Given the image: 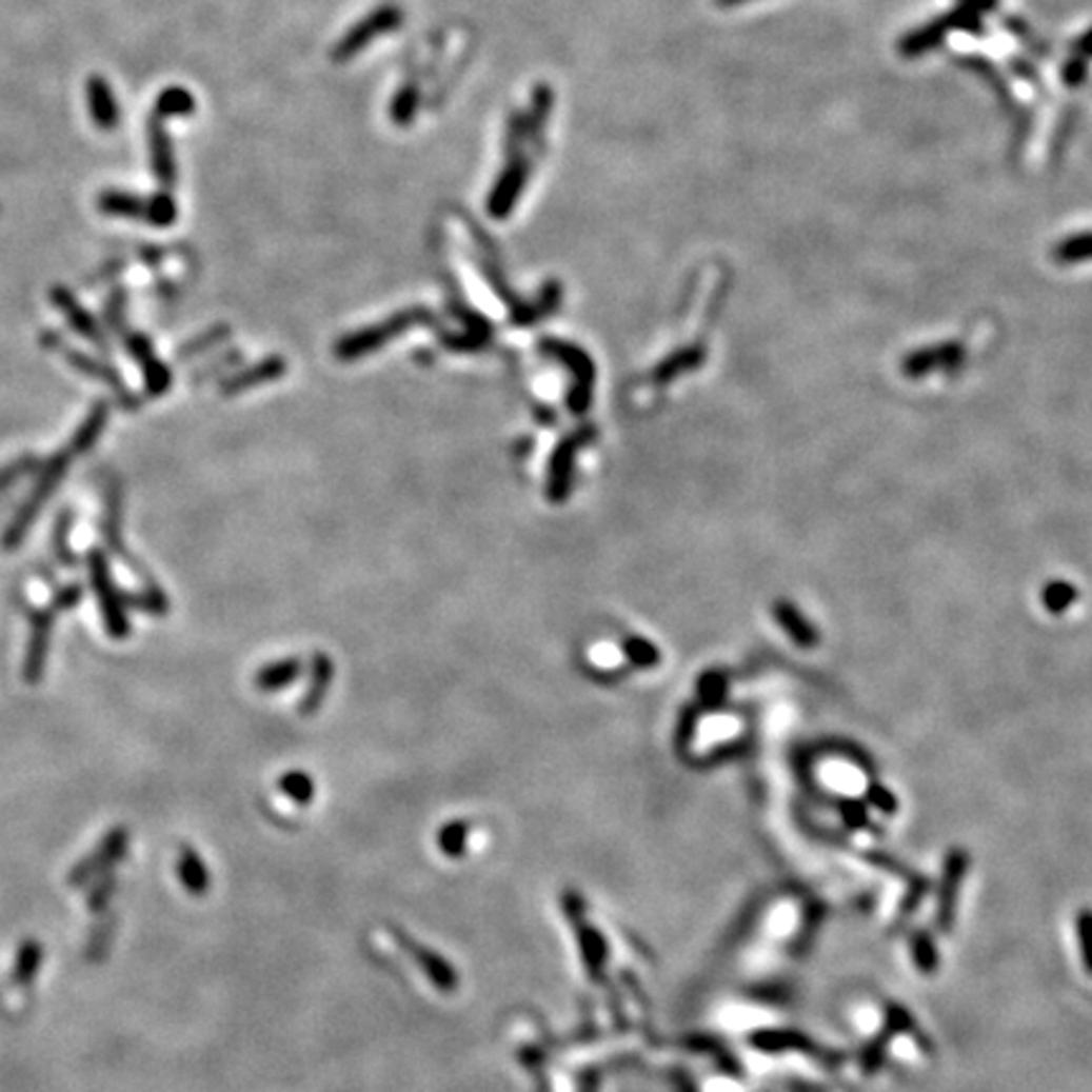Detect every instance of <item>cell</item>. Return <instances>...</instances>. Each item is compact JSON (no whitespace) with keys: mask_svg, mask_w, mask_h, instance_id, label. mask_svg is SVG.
<instances>
[{"mask_svg":"<svg viewBox=\"0 0 1092 1092\" xmlns=\"http://www.w3.org/2000/svg\"><path fill=\"white\" fill-rule=\"evenodd\" d=\"M913 961L920 969V974H933L938 966L936 944H933V938L924 931H918L913 936Z\"/></svg>","mask_w":1092,"mask_h":1092,"instance_id":"7","label":"cell"},{"mask_svg":"<svg viewBox=\"0 0 1092 1092\" xmlns=\"http://www.w3.org/2000/svg\"><path fill=\"white\" fill-rule=\"evenodd\" d=\"M90 574H92L94 592H97L99 604H102L106 630H110V635H115V637L127 635V620H124V615H122V604H119V595H117L115 584H112L110 570H106V561H104V557L99 552H94L92 557H90Z\"/></svg>","mask_w":1092,"mask_h":1092,"instance_id":"2","label":"cell"},{"mask_svg":"<svg viewBox=\"0 0 1092 1092\" xmlns=\"http://www.w3.org/2000/svg\"><path fill=\"white\" fill-rule=\"evenodd\" d=\"M751 1045L756 1050L767 1054H779V1052H792V1050H810L812 1052V1039H807L805 1034L794 1032V1029H761L759 1034L751 1037Z\"/></svg>","mask_w":1092,"mask_h":1092,"instance_id":"6","label":"cell"},{"mask_svg":"<svg viewBox=\"0 0 1092 1092\" xmlns=\"http://www.w3.org/2000/svg\"><path fill=\"white\" fill-rule=\"evenodd\" d=\"M966 868H969V857H966L964 850L949 852V857H946V865H944V877H940L938 913H936L938 928H940V931H946V933L951 931L953 918H956L958 888H961Z\"/></svg>","mask_w":1092,"mask_h":1092,"instance_id":"3","label":"cell"},{"mask_svg":"<svg viewBox=\"0 0 1092 1092\" xmlns=\"http://www.w3.org/2000/svg\"><path fill=\"white\" fill-rule=\"evenodd\" d=\"M400 11L395 8V5H388V8H380L377 14H372L368 21H362L359 26H355L346 34V39L339 43L337 52H334V59L342 61V59H350V56H355L359 48L368 46L372 36L377 34H388V31H393L400 26Z\"/></svg>","mask_w":1092,"mask_h":1092,"instance_id":"4","label":"cell"},{"mask_svg":"<svg viewBox=\"0 0 1092 1092\" xmlns=\"http://www.w3.org/2000/svg\"><path fill=\"white\" fill-rule=\"evenodd\" d=\"M54 615H56L54 604H52V610L34 612V615H31V642H28L26 662H23V675H26L28 683H36V680H39L41 675H43V666H46V653H48V637H52Z\"/></svg>","mask_w":1092,"mask_h":1092,"instance_id":"5","label":"cell"},{"mask_svg":"<svg viewBox=\"0 0 1092 1092\" xmlns=\"http://www.w3.org/2000/svg\"><path fill=\"white\" fill-rule=\"evenodd\" d=\"M104 422H106V408L104 405L94 408L84 425L79 428V433H77V438H74V443L68 445L64 453L54 456L46 465H43L39 485H36V491H34V494H31V498L26 501V507L21 509V514H18L16 519H14V523H11V527H8V532L3 534L5 549H14L18 541L23 539V534L28 532L31 521L36 519L39 509L43 507V503H46V498L54 494L56 483H59L61 478H64V473L68 471V463H72V458L81 456V453H84V451H90L94 440L99 438V433L104 431Z\"/></svg>","mask_w":1092,"mask_h":1092,"instance_id":"1","label":"cell"},{"mask_svg":"<svg viewBox=\"0 0 1092 1092\" xmlns=\"http://www.w3.org/2000/svg\"><path fill=\"white\" fill-rule=\"evenodd\" d=\"M1077 940H1079V951H1083L1085 969H1088V974H1092V911L1090 908H1083V911L1077 913Z\"/></svg>","mask_w":1092,"mask_h":1092,"instance_id":"8","label":"cell"},{"mask_svg":"<svg viewBox=\"0 0 1092 1092\" xmlns=\"http://www.w3.org/2000/svg\"><path fill=\"white\" fill-rule=\"evenodd\" d=\"M31 465H34V458L28 456V458L16 460V463H11L8 469L0 471V489H5V485H8L11 481H16V478L23 476V473H28Z\"/></svg>","mask_w":1092,"mask_h":1092,"instance_id":"9","label":"cell"}]
</instances>
